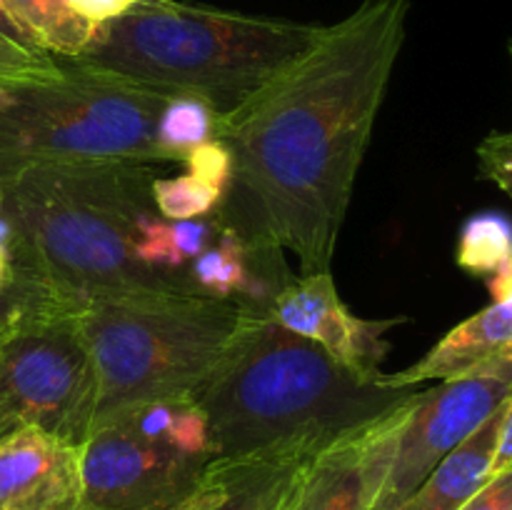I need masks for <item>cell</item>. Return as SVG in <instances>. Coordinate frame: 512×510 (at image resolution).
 I'll return each instance as SVG.
<instances>
[{
	"label": "cell",
	"instance_id": "6da1fadb",
	"mask_svg": "<svg viewBox=\"0 0 512 510\" xmlns=\"http://www.w3.org/2000/svg\"><path fill=\"white\" fill-rule=\"evenodd\" d=\"M408 13L410 0H363L248 105L218 120L215 140L233 153L218 218L258 248L293 253L300 275L333 263Z\"/></svg>",
	"mask_w": 512,
	"mask_h": 510
},
{
	"label": "cell",
	"instance_id": "7a4b0ae2",
	"mask_svg": "<svg viewBox=\"0 0 512 510\" xmlns=\"http://www.w3.org/2000/svg\"><path fill=\"white\" fill-rule=\"evenodd\" d=\"M153 180L150 163H65L0 183L13 288L75 308L135 293H198L188 275L160 273L135 255L140 220L158 213Z\"/></svg>",
	"mask_w": 512,
	"mask_h": 510
},
{
	"label": "cell",
	"instance_id": "3957f363",
	"mask_svg": "<svg viewBox=\"0 0 512 510\" xmlns=\"http://www.w3.org/2000/svg\"><path fill=\"white\" fill-rule=\"evenodd\" d=\"M378 378L353 373L313 340L263 315L193 400L208 418L213 460L313 455L388 415L413 390L383 388Z\"/></svg>",
	"mask_w": 512,
	"mask_h": 510
},
{
	"label": "cell",
	"instance_id": "277c9868",
	"mask_svg": "<svg viewBox=\"0 0 512 510\" xmlns=\"http://www.w3.org/2000/svg\"><path fill=\"white\" fill-rule=\"evenodd\" d=\"M325 28L180 0H138L98 25L83 53L65 63L165 98L190 95L228 118L298 63Z\"/></svg>",
	"mask_w": 512,
	"mask_h": 510
},
{
	"label": "cell",
	"instance_id": "5b68a950",
	"mask_svg": "<svg viewBox=\"0 0 512 510\" xmlns=\"http://www.w3.org/2000/svg\"><path fill=\"white\" fill-rule=\"evenodd\" d=\"M268 313L200 293H135L78 305L98 373V415L160 398H193L240 335Z\"/></svg>",
	"mask_w": 512,
	"mask_h": 510
},
{
	"label": "cell",
	"instance_id": "8992f818",
	"mask_svg": "<svg viewBox=\"0 0 512 510\" xmlns=\"http://www.w3.org/2000/svg\"><path fill=\"white\" fill-rule=\"evenodd\" d=\"M60 65V78L18 85L0 110V183L35 165L165 163L155 143L165 95Z\"/></svg>",
	"mask_w": 512,
	"mask_h": 510
},
{
	"label": "cell",
	"instance_id": "52a82bcc",
	"mask_svg": "<svg viewBox=\"0 0 512 510\" xmlns=\"http://www.w3.org/2000/svg\"><path fill=\"white\" fill-rule=\"evenodd\" d=\"M15 313L0 335V438L38 428L83 445L98 415V373L78 308L10 288Z\"/></svg>",
	"mask_w": 512,
	"mask_h": 510
},
{
	"label": "cell",
	"instance_id": "ba28073f",
	"mask_svg": "<svg viewBox=\"0 0 512 510\" xmlns=\"http://www.w3.org/2000/svg\"><path fill=\"white\" fill-rule=\"evenodd\" d=\"M512 395V353L473 373L413 393L375 423L373 450L383 468L375 510H398L468 435Z\"/></svg>",
	"mask_w": 512,
	"mask_h": 510
},
{
	"label": "cell",
	"instance_id": "9c48e42d",
	"mask_svg": "<svg viewBox=\"0 0 512 510\" xmlns=\"http://www.w3.org/2000/svg\"><path fill=\"white\" fill-rule=\"evenodd\" d=\"M118 423H95L80 445V510H168L188 498L210 465Z\"/></svg>",
	"mask_w": 512,
	"mask_h": 510
},
{
	"label": "cell",
	"instance_id": "30bf717a",
	"mask_svg": "<svg viewBox=\"0 0 512 510\" xmlns=\"http://www.w3.org/2000/svg\"><path fill=\"white\" fill-rule=\"evenodd\" d=\"M270 318L290 333L325 350L335 363L363 378H378L380 363L388 355V330L405 318H358L340 298L330 270L293 275L275 298Z\"/></svg>",
	"mask_w": 512,
	"mask_h": 510
},
{
	"label": "cell",
	"instance_id": "8fae6325",
	"mask_svg": "<svg viewBox=\"0 0 512 510\" xmlns=\"http://www.w3.org/2000/svg\"><path fill=\"white\" fill-rule=\"evenodd\" d=\"M80 445L38 428L0 438V510H80Z\"/></svg>",
	"mask_w": 512,
	"mask_h": 510
},
{
	"label": "cell",
	"instance_id": "7c38bea8",
	"mask_svg": "<svg viewBox=\"0 0 512 510\" xmlns=\"http://www.w3.org/2000/svg\"><path fill=\"white\" fill-rule=\"evenodd\" d=\"M375 423L340 435L305 460L290 510H375L380 490L370 458Z\"/></svg>",
	"mask_w": 512,
	"mask_h": 510
},
{
	"label": "cell",
	"instance_id": "4fadbf2b",
	"mask_svg": "<svg viewBox=\"0 0 512 510\" xmlns=\"http://www.w3.org/2000/svg\"><path fill=\"white\" fill-rule=\"evenodd\" d=\"M512 353V300L490 303L443 335L418 363L380 375L383 388L410 390L423 380H450L473 373L490 360Z\"/></svg>",
	"mask_w": 512,
	"mask_h": 510
},
{
	"label": "cell",
	"instance_id": "5bb4252c",
	"mask_svg": "<svg viewBox=\"0 0 512 510\" xmlns=\"http://www.w3.org/2000/svg\"><path fill=\"white\" fill-rule=\"evenodd\" d=\"M505 403L463 440L453 453L445 455L433 473L398 510H460L495 475L500 423Z\"/></svg>",
	"mask_w": 512,
	"mask_h": 510
},
{
	"label": "cell",
	"instance_id": "9a60e30c",
	"mask_svg": "<svg viewBox=\"0 0 512 510\" xmlns=\"http://www.w3.org/2000/svg\"><path fill=\"white\" fill-rule=\"evenodd\" d=\"M103 420L135 430L145 438L173 445L183 453L213 458L208 445V418H205L203 408L193 398L143 400V403L113 410V413L98 418L95 423H103Z\"/></svg>",
	"mask_w": 512,
	"mask_h": 510
},
{
	"label": "cell",
	"instance_id": "2e32d148",
	"mask_svg": "<svg viewBox=\"0 0 512 510\" xmlns=\"http://www.w3.org/2000/svg\"><path fill=\"white\" fill-rule=\"evenodd\" d=\"M310 455H263L228 460L230 485L213 510H280L288 498L300 465Z\"/></svg>",
	"mask_w": 512,
	"mask_h": 510
},
{
	"label": "cell",
	"instance_id": "e0dca14e",
	"mask_svg": "<svg viewBox=\"0 0 512 510\" xmlns=\"http://www.w3.org/2000/svg\"><path fill=\"white\" fill-rule=\"evenodd\" d=\"M20 23L33 33L35 43L58 60L83 53L98 25L70 8L68 0H8Z\"/></svg>",
	"mask_w": 512,
	"mask_h": 510
},
{
	"label": "cell",
	"instance_id": "ac0fdd59",
	"mask_svg": "<svg viewBox=\"0 0 512 510\" xmlns=\"http://www.w3.org/2000/svg\"><path fill=\"white\" fill-rule=\"evenodd\" d=\"M218 120L215 110L198 98L173 95L165 100L158 123H155V143L163 160L183 163L190 150L215 140Z\"/></svg>",
	"mask_w": 512,
	"mask_h": 510
},
{
	"label": "cell",
	"instance_id": "d6986e66",
	"mask_svg": "<svg viewBox=\"0 0 512 510\" xmlns=\"http://www.w3.org/2000/svg\"><path fill=\"white\" fill-rule=\"evenodd\" d=\"M512 255V220L508 215L485 210L465 220L460 228L455 260L475 278L495 275Z\"/></svg>",
	"mask_w": 512,
	"mask_h": 510
},
{
	"label": "cell",
	"instance_id": "ffe728a7",
	"mask_svg": "<svg viewBox=\"0 0 512 510\" xmlns=\"http://www.w3.org/2000/svg\"><path fill=\"white\" fill-rule=\"evenodd\" d=\"M153 205L165 220H195L218 213L223 193L215 185L205 183L193 173L175 175V178H155Z\"/></svg>",
	"mask_w": 512,
	"mask_h": 510
},
{
	"label": "cell",
	"instance_id": "44dd1931",
	"mask_svg": "<svg viewBox=\"0 0 512 510\" xmlns=\"http://www.w3.org/2000/svg\"><path fill=\"white\" fill-rule=\"evenodd\" d=\"M63 75V65L58 58L38 50H28L0 35V80L15 85L48 83Z\"/></svg>",
	"mask_w": 512,
	"mask_h": 510
},
{
	"label": "cell",
	"instance_id": "7402d4cb",
	"mask_svg": "<svg viewBox=\"0 0 512 510\" xmlns=\"http://www.w3.org/2000/svg\"><path fill=\"white\" fill-rule=\"evenodd\" d=\"M183 163L188 165V173L215 185L225 195L230 178H233V153L223 140H210V143L198 145L195 150H190Z\"/></svg>",
	"mask_w": 512,
	"mask_h": 510
},
{
	"label": "cell",
	"instance_id": "603a6c76",
	"mask_svg": "<svg viewBox=\"0 0 512 510\" xmlns=\"http://www.w3.org/2000/svg\"><path fill=\"white\" fill-rule=\"evenodd\" d=\"M478 163L483 178L498 185L512 200V130H495L478 145Z\"/></svg>",
	"mask_w": 512,
	"mask_h": 510
},
{
	"label": "cell",
	"instance_id": "cb8c5ba5",
	"mask_svg": "<svg viewBox=\"0 0 512 510\" xmlns=\"http://www.w3.org/2000/svg\"><path fill=\"white\" fill-rule=\"evenodd\" d=\"M230 485V463L228 460H210L208 473L203 483L193 490L185 500L168 510H213L225 498Z\"/></svg>",
	"mask_w": 512,
	"mask_h": 510
},
{
	"label": "cell",
	"instance_id": "d4e9b609",
	"mask_svg": "<svg viewBox=\"0 0 512 510\" xmlns=\"http://www.w3.org/2000/svg\"><path fill=\"white\" fill-rule=\"evenodd\" d=\"M460 510H512V463L495 470L493 478Z\"/></svg>",
	"mask_w": 512,
	"mask_h": 510
},
{
	"label": "cell",
	"instance_id": "484cf974",
	"mask_svg": "<svg viewBox=\"0 0 512 510\" xmlns=\"http://www.w3.org/2000/svg\"><path fill=\"white\" fill-rule=\"evenodd\" d=\"M70 8L78 15H83L85 20L95 25H103L108 20L120 18L123 13H128L138 0H68Z\"/></svg>",
	"mask_w": 512,
	"mask_h": 510
},
{
	"label": "cell",
	"instance_id": "4316f807",
	"mask_svg": "<svg viewBox=\"0 0 512 510\" xmlns=\"http://www.w3.org/2000/svg\"><path fill=\"white\" fill-rule=\"evenodd\" d=\"M0 35H5V38L13 40V43L23 45V48L38 50V53H45V50L40 48L38 43H35L33 33H30V30L25 28L23 23H20L18 15L13 13V8H10V5H8V0H0Z\"/></svg>",
	"mask_w": 512,
	"mask_h": 510
},
{
	"label": "cell",
	"instance_id": "83f0119b",
	"mask_svg": "<svg viewBox=\"0 0 512 510\" xmlns=\"http://www.w3.org/2000/svg\"><path fill=\"white\" fill-rule=\"evenodd\" d=\"M512 463V395L505 400L503 423H500L498 435V453H495V470L505 468Z\"/></svg>",
	"mask_w": 512,
	"mask_h": 510
},
{
	"label": "cell",
	"instance_id": "f1b7e54d",
	"mask_svg": "<svg viewBox=\"0 0 512 510\" xmlns=\"http://www.w3.org/2000/svg\"><path fill=\"white\" fill-rule=\"evenodd\" d=\"M488 290L493 295V303H503V300H512V255L508 263L498 270L495 275H490Z\"/></svg>",
	"mask_w": 512,
	"mask_h": 510
},
{
	"label": "cell",
	"instance_id": "f546056e",
	"mask_svg": "<svg viewBox=\"0 0 512 510\" xmlns=\"http://www.w3.org/2000/svg\"><path fill=\"white\" fill-rule=\"evenodd\" d=\"M10 288H13V268H10L8 255L0 250V298H5Z\"/></svg>",
	"mask_w": 512,
	"mask_h": 510
},
{
	"label": "cell",
	"instance_id": "4dcf8cb0",
	"mask_svg": "<svg viewBox=\"0 0 512 510\" xmlns=\"http://www.w3.org/2000/svg\"><path fill=\"white\" fill-rule=\"evenodd\" d=\"M13 313H15V298H13V293L8 290V295H5V298H0V335L8 330L10 320H13Z\"/></svg>",
	"mask_w": 512,
	"mask_h": 510
},
{
	"label": "cell",
	"instance_id": "1f68e13d",
	"mask_svg": "<svg viewBox=\"0 0 512 510\" xmlns=\"http://www.w3.org/2000/svg\"><path fill=\"white\" fill-rule=\"evenodd\" d=\"M15 88H18V85H15V83H8V80H0V110H5V108H10V105H13Z\"/></svg>",
	"mask_w": 512,
	"mask_h": 510
},
{
	"label": "cell",
	"instance_id": "d6a6232c",
	"mask_svg": "<svg viewBox=\"0 0 512 510\" xmlns=\"http://www.w3.org/2000/svg\"><path fill=\"white\" fill-rule=\"evenodd\" d=\"M300 468H303V465H300ZM300 473V470H298ZM295 483H298V478H295ZM295 483H293V488H290V493H288V498H285V503L280 505V510H290V503H293V493H295Z\"/></svg>",
	"mask_w": 512,
	"mask_h": 510
},
{
	"label": "cell",
	"instance_id": "836d02e7",
	"mask_svg": "<svg viewBox=\"0 0 512 510\" xmlns=\"http://www.w3.org/2000/svg\"><path fill=\"white\" fill-rule=\"evenodd\" d=\"M508 50H510V60H512V40L508 43Z\"/></svg>",
	"mask_w": 512,
	"mask_h": 510
}]
</instances>
